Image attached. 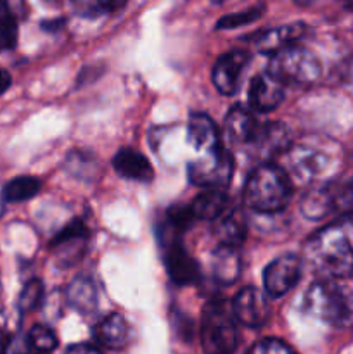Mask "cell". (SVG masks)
<instances>
[{
  "instance_id": "obj_27",
  "label": "cell",
  "mask_w": 353,
  "mask_h": 354,
  "mask_svg": "<svg viewBox=\"0 0 353 354\" xmlns=\"http://www.w3.org/2000/svg\"><path fill=\"white\" fill-rule=\"evenodd\" d=\"M28 342L35 351L42 354L52 353L59 346L57 335L54 334L52 328L45 327V325H35L28 334Z\"/></svg>"
},
{
  "instance_id": "obj_25",
  "label": "cell",
  "mask_w": 353,
  "mask_h": 354,
  "mask_svg": "<svg viewBox=\"0 0 353 354\" xmlns=\"http://www.w3.org/2000/svg\"><path fill=\"white\" fill-rule=\"evenodd\" d=\"M42 189L40 180L35 176H17V178L10 180L6 187H3V201L10 204L24 203L30 201L31 197L37 196Z\"/></svg>"
},
{
  "instance_id": "obj_33",
  "label": "cell",
  "mask_w": 353,
  "mask_h": 354,
  "mask_svg": "<svg viewBox=\"0 0 353 354\" xmlns=\"http://www.w3.org/2000/svg\"><path fill=\"white\" fill-rule=\"evenodd\" d=\"M10 85H12V78H10V75L6 69L0 68V95H2L3 92H7Z\"/></svg>"
},
{
  "instance_id": "obj_4",
  "label": "cell",
  "mask_w": 353,
  "mask_h": 354,
  "mask_svg": "<svg viewBox=\"0 0 353 354\" xmlns=\"http://www.w3.org/2000/svg\"><path fill=\"white\" fill-rule=\"evenodd\" d=\"M237 320L232 304L213 299L204 306L201 320V346L206 354H232L237 348Z\"/></svg>"
},
{
  "instance_id": "obj_34",
  "label": "cell",
  "mask_w": 353,
  "mask_h": 354,
  "mask_svg": "<svg viewBox=\"0 0 353 354\" xmlns=\"http://www.w3.org/2000/svg\"><path fill=\"white\" fill-rule=\"evenodd\" d=\"M7 348H9V335L0 330V354H6Z\"/></svg>"
},
{
  "instance_id": "obj_15",
  "label": "cell",
  "mask_w": 353,
  "mask_h": 354,
  "mask_svg": "<svg viewBox=\"0 0 353 354\" xmlns=\"http://www.w3.org/2000/svg\"><path fill=\"white\" fill-rule=\"evenodd\" d=\"M308 26L305 23H293L284 24V26L272 28V30L265 31L260 35L255 40L256 50L262 54H275L280 48H286L289 45L300 44L301 38L307 35Z\"/></svg>"
},
{
  "instance_id": "obj_22",
  "label": "cell",
  "mask_w": 353,
  "mask_h": 354,
  "mask_svg": "<svg viewBox=\"0 0 353 354\" xmlns=\"http://www.w3.org/2000/svg\"><path fill=\"white\" fill-rule=\"evenodd\" d=\"M256 149L263 158H273L280 154L289 145V130L284 123H266L262 124L258 138L255 140Z\"/></svg>"
},
{
  "instance_id": "obj_29",
  "label": "cell",
  "mask_w": 353,
  "mask_h": 354,
  "mask_svg": "<svg viewBox=\"0 0 353 354\" xmlns=\"http://www.w3.org/2000/svg\"><path fill=\"white\" fill-rule=\"evenodd\" d=\"M262 14H263L262 6L251 7V9L241 10V12L227 14V16H224L220 21H218L217 28L218 30H232V28L244 26V24H249V23H253V21L258 19Z\"/></svg>"
},
{
  "instance_id": "obj_30",
  "label": "cell",
  "mask_w": 353,
  "mask_h": 354,
  "mask_svg": "<svg viewBox=\"0 0 353 354\" xmlns=\"http://www.w3.org/2000/svg\"><path fill=\"white\" fill-rule=\"evenodd\" d=\"M166 220H168L170 228H172V234L179 235L182 234L183 230L190 227L196 220L190 206H173L168 209V214H166Z\"/></svg>"
},
{
  "instance_id": "obj_19",
  "label": "cell",
  "mask_w": 353,
  "mask_h": 354,
  "mask_svg": "<svg viewBox=\"0 0 353 354\" xmlns=\"http://www.w3.org/2000/svg\"><path fill=\"white\" fill-rule=\"evenodd\" d=\"M93 337L99 344L107 349H123L130 342L132 330L128 322L121 315L113 313L104 318L96 328H93Z\"/></svg>"
},
{
  "instance_id": "obj_36",
  "label": "cell",
  "mask_w": 353,
  "mask_h": 354,
  "mask_svg": "<svg viewBox=\"0 0 353 354\" xmlns=\"http://www.w3.org/2000/svg\"><path fill=\"white\" fill-rule=\"evenodd\" d=\"M37 354H42V353H37Z\"/></svg>"
},
{
  "instance_id": "obj_14",
  "label": "cell",
  "mask_w": 353,
  "mask_h": 354,
  "mask_svg": "<svg viewBox=\"0 0 353 354\" xmlns=\"http://www.w3.org/2000/svg\"><path fill=\"white\" fill-rule=\"evenodd\" d=\"M225 128H227V135L232 142L242 145H253L258 138L260 130H262V123L248 107L235 106L227 114Z\"/></svg>"
},
{
  "instance_id": "obj_5",
  "label": "cell",
  "mask_w": 353,
  "mask_h": 354,
  "mask_svg": "<svg viewBox=\"0 0 353 354\" xmlns=\"http://www.w3.org/2000/svg\"><path fill=\"white\" fill-rule=\"evenodd\" d=\"M266 71L284 83H314L320 76L322 64L315 52L294 44L272 54Z\"/></svg>"
},
{
  "instance_id": "obj_32",
  "label": "cell",
  "mask_w": 353,
  "mask_h": 354,
  "mask_svg": "<svg viewBox=\"0 0 353 354\" xmlns=\"http://www.w3.org/2000/svg\"><path fill=\"white\" fill-rule=\"evenodd\" d=\"M66 354H104L97 346L92 344H73L69 346Z\"/></svg>"
},
{
  "instance_id": "obj_26",
  "label": "cell",
  "mask_w": 353,
  "mask_h": 354,
  "mask_svg": "<svg viewBox=\"0 0 353 354\" xmlns=\"http://www.w3.org/2000/svg\"><path fill=\"white\" fill-rule=\"evenodd\" d=\"M127 0H73L75 10L82 16L97 17L102 14L113 12L125 6Z\"/></svg>"
},
{
  "instance_id": "obj_21",
  "label": "cell",
  "mask_w": 353,
  "mask_h": 354,
  "mask_svg": "<svg viewBox=\"0 0 353 354\" xmlns=\"http://www.w3.org/2000/svg\"><path fill=\"white\" fill-rule=\"evenodd\" d=\"M66 303L83 315L92 313L97 308V287L89 277H76L66 287Z\"/></svg>"
},
{
  "instance_id": "obj_24",
  "label": "cell",
  "mask_w": 353,
  "mask_h": 354,
  "mask_svg": "<svg viewBox=\"0 0 353 354\" xmlns=\"http://www.w3.org/2000/svg\"><path fill=\"white\" fill-rule=\"evenodd\" d=\"M17 41V10L12 0H0V52L10 50Z\"/></svg>"
},
{
  "instance_id": "obj_17",
  "label": "cell",
  "mask_w": 353,
  "mask_h": 354,
  "mask_svg": "<svg viewBox=\"0 0 353 354\" xmlns=\"http://www.w3.org/2000/svg\"><path fill=\"white\" fill-rule=\"evenodd\" d=\"M113 168L121 178L134 180V182H151L152 166L142 152L135 149H120L113 158Z\"/></svg>"
},
{
  "instance_id": "obj_7",
  "label": "cell",
  "mask_w": 353,
  "mask_h": 354,
  "mask_svg": "<svg viewBox=\"0 0 353 354\" xmlns=\"http://www.w3.org/2000/svg\"><path fill=\"white\" fill-rule=\"evenodd\" d=\"M301 279V259L296 254H282L263 272V286L270 297H282Z\"/></svg>"
},
{
  "instance_id": "obj_6",
  "label": "cell",
  "mask_w": 353,
  "mask_h": 354,
  "mask_svg": "<svg viewBox=\"0 0 353 354\" xmlns=\"http://www.w3.org/2000/svg\"><path fill=\"white\" fill-rule=\"evenodd\" d=\"M232 171H234V159L224 145L206 154H199L189 165L190 182L204 189L210 187L225 189L230 183Z\"/></svg>"
},
{
  "instance_id": "obj_28",
  "label": "cell",
  "mask_w": 353,
  "mask_h": 354,
  "mask_svg": "<svg viewBox=\"0 0 353 354\" xmlns=\"http://www.w3.org/2000/svg\"><path fill=\"white\" fill-rule=\"evenodd\" d=\"M42 299H44V283L40 280H30L21 290L17 306H19V311L28 313V311L37 310L40 306Z\"/></svg>"
},
{
  "instance_id": "obj_9",
  "label": "cell",
  "mask_w": 353,
  "mask_h": 354,
  "mask_svg": "<svg viewBox=\"0 0 353 354\" xmlns=\"http://www.w3.org/2000/svg\"><path fill=\"white\" fill-rule=\"evenodd\" d=\"M284 95H286V83L266 71L253 78L249 85L248 102L256 113H270L282 104Z\"/></svg>"
},
{
  "instance_id": "obj_35",
  "label": "cell",
  "mask_w": 353,
  "mask_h": 354,
  "mask_svg": "<svg viewBox=\"0 0 353 354\" xmlns=\"http://www.w3.org/2000/svg\"><path fill=\"white\" fill-rule=\"evenodd\" d=\"M47 2H59V0H47Z\"/></svg>"
},
{
  "instance_id": "obj_20",
  "label": "cell",
  "mask_w": 353,
  "mask_h": 354,
  "mask_svg": "<svg viewBox=\"0 0 353 354\" xmlns=\"http://www.w3.org/2000/svg\"><path fill=\"white\" fill-rule=\"evenodd\" d=\"M239 248L232 245H218L211 256V272L220 283H232L239 279L241 273V254Z\"/></svg>"
},
{
  "instance_id": "obj_18",
  "label": "cell",
  "mask_w": 353,
  "mask_h": 354,
  "mask_svg": "<svg viewBox=\"0 0 353 354\" xmlns=\"http://www.w3.org/2000/svg\"><path fill=\"white\" fill-rule=\"evenodd\" d=\"M189 142L196 154H206L221 147L220 135H218L217 124L211 121L210 116L201 113L190 114L189 118Z\"/></svg>"
},
{
  "instance_id": "obj_2",
  "label": "cell",
  "mask_w": 353,
  "mask_h": 354,
  "mask_svg": "<svg viewBox=\"0 0 353 354\" xmlns=\"http://www.w3.org/2000/svg\"><path fill=\"white\" fill-rule=\"evenodd\" d=\"M293 194L291 176L273 162H263L253 169L244 185V204L256 213H279Z\"/></svg>"
},
{
  "instance_id": "obj_16",
  "label": "cell",
  "mask_w": 353,
  "mask_h": 354,
  "mask_svg": "<svg viewBox=\"0 0 353 354\" xmlns=\"http://www.w3.org/2000/svg\"><path fill=\"white\" fill-rule=\"evenodd\" d=\"M246 232H248V225H246V218L241 209L237 207H227L220 216L215 220L213 234L217 237L218 244L221 245H232V248H239L244 242Z\"/></svg>"
},
{
  "instance_id": "obj_3",
  "label": "cell",
  "mask_w": 353,
  "mask_h": 354,
  "mask_svg": "<svg viewBox=\"0 0 353 354\" xmlns=\"http://www.w3.org/2000/svg\"><path fill=\"white\" fill-rule=\"evenodd\" d=\"M303 310L329 327H353V292L334 279L315 282L305 294Z\"/></svg>"
},
{
  "instance_id": "obj_11",
  "label": "cell",
  "mask_w": 353,
  "mask_h": 354,
  "mask_svg": "<svg viewBox=\"0 0 353 354\" xmlns=\"http://www.w3.org/2000/svg\"><path fill=\"white\" fill-rule=\"evenodd\" d=\"M249 61V55L242 50L225 52L213 66V83L224 95H232L237 90L242 71Z\"/></svg>"
},
{
  "instance_id": "obj_37",
  "label": "cell",
  "mask_w": 353,
  "mask_h": 354,
  "mask_svg": "<svg viewBox=\"0 0 353 354\" xmlns=\"http://www.w3.org/2000/svg\"><path fill=\"white\" fill-rule=\"evenodd\" d=\"M352 185H353V182H352Z\"/></svg>"
},
{
  "instance_id": "obj_10",
  "label": "cell",
  "mask_w": 353,
  "mask_h": 354,
  "mask_svg": "<svg viewBox=\"0 0 353 354\" xmlns=\"http://www.w3.org/2000/svg\"><path fill=\"white\" fill-rule=\"evenodd\" d=\"M165 266L170 279L176 286H189V283H196L201 279V270L197 261L190 258L189 252L183 249V245L176 239L166 242Z\"/></svg>"
},
{
  "instance_id": "obj_23",
  "label": "cell",
  "mask_w": 353,
  "mask_h": 354,
  "mask_svg": "<svg viewBox=\"0 0 353 354\" xmlns=\"http://www.w3.org/2000/svg\"><path fill=\"white\" fill-rule=\"evenodd\" d=\"M228 207V197L225 189H204L190 204L196 220L215 221Z\"/></svg>"
},
{
  "instance_id": "obj_13",
  "label": "cell",
  "mask_w": 353,
  "mask_h": 354,
  "mask_svg": "<svg viewBox=\"0 0 353 354\" xmlns=\"http://www.w3.org/2000/svg\"><path fill=\"white\" fill-rule=\"evenodd\" d=\"M90 237V230L83 220H73L71 223L66 225L61 232L52 241V248L59 252L66 265H71L76 261L75 258L82 256V251L85 249L87 241Z\"/></svg>"
},
{
  "instance_id": "obj_1",
  "label": "cell",
  "mask_w": 353,
  "mask_h": 354,
  "mask_svg": "<svg viewBox=\"0 0 353 354\" xmlns=\"http://www.w3.org/2000/svg\"><path fill=\"white\" fill-rule=\"evenodd\" d=\"M305 259L322 279L353 275V211L320 228L307 242Z\"/></svg>"
},
{
  "instance_id": "obj_12",
  "label": "cell",
  "mask_w": 353,
  "mask_h": 354,
  "mask_svg": "<svg viewBox=\"0 0 353 354\" xmlns=\"http://www.w3.org/2000/svg\"><path fill=\"white\" fill-rule=\"evenodd\" d=\"M331 165V156L315 147H294L289 151V169L294 178L311 182Z\"/></svg>"
},
{
  "instance_id": "obj_31",
  "label": "cell",
  "mask_w": 353,
  "mask_h": 354,
  "mask_svg": "<svg viewBox=\"0 0 353 354\" xmlns=\"http://www.w3.org/2000/svg\"><path fill=\"white\" fill-rule=\"evenodd\" d=\"M248 354H298L291 346L286 342L279 341V339H263V341L256 342Z\"/></svg>"
},
{
  "instance_id": "obj_8",
  "label": "cell",
  "mask_w": 353,
  "mask_h": 354,
  "mask_svg": "<svg viewBox=\"0 0 353 354\" xmlns=\"http://www.w3.org/2000/svg\"><path fill=\"white\" fill-rule=\"evenodd\" d=\"M230 304L237 324H242L244 327H262L270 317L269 301H266L265 294L256 287H244L239 290Z\"/></svg>"
}]
</instances>
